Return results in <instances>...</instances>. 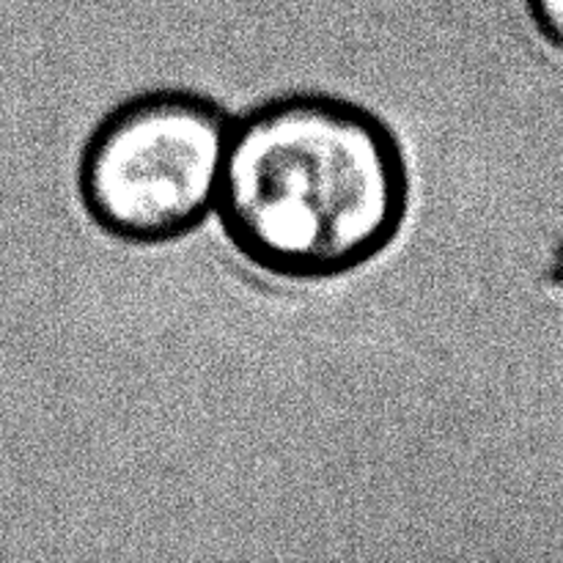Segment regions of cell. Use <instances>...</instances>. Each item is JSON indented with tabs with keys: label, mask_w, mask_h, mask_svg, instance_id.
Instances as JSON below:
<instances>
[{
	"label": "cell",
	"mask_w": 563,
	"mask_h": 563,
	"mask_svg": "<svg viewBox=\"0 0 563 563\" xmlns=\"http://www.w3.org/2000/svg\"><path fill=\"white\" fill-rule=\"evenodd\" d=\"M407 212L405 152L374 110L322 91L280 93L245 110L212 218L181 240L137 245L159 363L192 333L225 278H344L399 240Z\"/></svg>",
	"instance_id": "1"
},
{
	"label": "cell",
	"mask_w": 563,
	"mask_h": 563,
	"mask_svg": "<svg viewBox=\"0 0 563 563\" xmlns=\"http://www.w3.org/2000/svg\"><path fill=\"white\" fill-rule=\"evenodd\" d=\"M234 115L187 88H152L115 104L88 135L77 192L88 220L126 245H165L218 209Z\"/></svg>",
	"instance_id": "2"
},
{
	"label": "cell",
	"mask_w": 563,
	"mask_h": 563,
	"mask_svg": "<svg viewBox=\"0 0 563 563\" xmlns=\"http://www.w3.org/2000/svg\"><path fill=\"white\" fill-rule=\"evenodd\" d=\"M528 3L544 38L563 49V0H528Z\"/></svg>",
	"instance_id": "3"
}]
</instances>
